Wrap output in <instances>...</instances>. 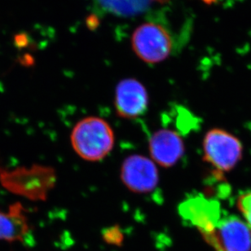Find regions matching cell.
I'll return each mask as SVG.
<instances>
[{
    "mask_svg": "<svg viewBox=\"0 0 251 251\" xmlns=\"http://www.w3.org/2000/svg\"><path fill=\"white\" fill-rule=\"evenodd\" d=\"M121 179L134 193L152 192L158 184V171L152 160L142 155L126 157L121 167Z\"/></svg>",
    "mask_w": 251,
    "mask_h": 251,
    "instance_id": "5",
    "label": "cell"
},
{
    "mask_svg": "<svg viewBox=\"0 0 251 251\" xmlns=\"http://www.w3.org/2000/svg\"><path fill=\"white\" fill-rule=\"evenodd\" d=\"M150 151L155 163L163 167H172L184 155V141L174 130L162 129L150 138Z\"/></svg>",
    "mask_w": 251,
    "mask_h": 251,
    "instance_id": "8",
    "label": "cell"
},
{
    "mask_svg": "<svg viewBox=\"0 0 251 251\" xmlns=\"http://www.w3.org/2000/svg\"><path fill=\"white\" fill-rule=\"evenodd\" d=\"M205 237L217 251H251V228L237 215L225 213Z\"/></svg>",
    "mask_w": 251,
    "mask_h": 251,
    "instance_id": "4",
    "label": "cell"
},
{
    "mask_svg": "<svg viewBox=\"0 0 251 251\" xmlns=\"http://www.w3.org/2000/svg\"><path fill=\"white\" fill-rule=\"evenodd\" d=\"M204 2H207V3H210V2H212L213 1H215V0H203Z\"/></svg>",
    "mask_w": 251,
    "mask_h": 251,
    "instance_id": "13",
    "label": "cell"
},
{
    "mask_svg": "<svg viewBox=\"0 0 251 251\" xmlns=\"http://www.w3.org/2000/svg\"><path fill=\"white\" fill-rule=\"evenodd\" d=\"M29 231L28 220L20 204L11 205L7 211L0 210V240L22 241Z\"/></svg>",
    "mask_w": 251,
    "mask_h": 251,
    "instance_id": "9",
    "label": "cell"
},
{
    "mask_svg": "<svg viewBox=\"0 0 251 251\" xmlns=\"http://www.w3.org/2000/svg\"><path fill=\"white\" fill-rule=\"evenodd\" d=\"M132 47L142 61L154 64L164 61L169 56L172 41L164 27L149 22L135 29L132 36Z\"/></svg>",
    "mask_w": 251,
    "mask_h": 251,
    "instance_id": "3",
    "label": "cell"
},
{
    "mask_svg": "<svg viewBox=\"0 0 251 251\" xmlns=\"http://www.w3.org/2000/svg\"><path fill=\"white\" fill-rule=\"evenodd\" d=\"M100 8L105 12L129 17L140 14L148 9L153 0H94Z\"/></svg>",
    "mask_w": 251,
    "mask_h": 251,
    "instance_id": "10",
    "label": "cell"
},
{
    "mask_svg": "<svg viewBox=\"0 0 251 251\" xmlns=\"http://www.w3.org/2000/svg\"><path fill=\"white\" fill-rule=\"evenodd\" d=\"M179 212L202 232L205 237L212 232L225 213L217 201L196 196L184 201L179 206Z\"/></svg>",
    "mask_w": 251,
    "mask_h": 251,
    "instance_id": "6",
    "label": "cell"
},
{
    "mask_svg": "<svg viewBox=\"0 0 251 251\" xmlns=\"http://www.w3.org/2000/svg\"><path fill=\"white\" fill-rule=\"evenodd\" d=\"M70 140L73 149L80 157L97 162L104 159L113 150L114 130L104 119L88 117L75 125Z\"/></svg>",
    "mask_w": 251,
    "mask_h": 251,
    "instance_id": "1",
    "label": "cell"
},
{
    "mask_svg": "<svg viewBox=\"0 0 251 251\" xmlns=\"http://www.w3.org/2000/svg\"><path fill=\"white\" fill-rule=\"evenodd\" d=\"M15 46L17 49H24L29 44V37L24 33L16 34L14 37Z\"/></svg>",
    "mask_w": 251,
    "mask_h": 251,
    "instance_id": "12",
    "label": "cell"
},
{
    "mask_svg": "<svg viewBox=\"0 0 251 251\" xmlns=\"http://www.w3.org/2000/svg\"><path fill=\"white\" fill-rule=\"evenodd\" d=\"M204 159L219 172L232 171L242 160L243 148L235 135L215 128L205 134L203 140Z\"/></svg>",
    "mask_w": 251,
    "mask_h": 251,
    "instance_id": "2",
    "label": "cell"
},
{
    "mask_svg": "<svg viewBox=\"0 0 251 251\" xmlns=\"http://www.w3.org/2000/svg\"><path fill=\"white\" fill-rule=\"evenodd\" d=\"M237 209L251 228V191L242 193L237 199Z\"/></svg>",
    "mask_w": 251,
    "mask_h": 251,
    "instance_id": "11",
    "label": "cell"
},
{
    "mask_svg": "<svg viewBox=\"0 0 251 251\" xmlns=\"http://www.w3.org/2000/svg\"><path fill=\"white\" fill-rule=\"evenodd\" d=\"M115 108L119 116L135 119L145 114L149 104V96L144 85L133 78L119 82L115 92Z\"/></svg>",
    "mask_w": 251,
    "mask_h": 251,
    "instance_id": "7",
    "label": "cell"
}]
</instances>
